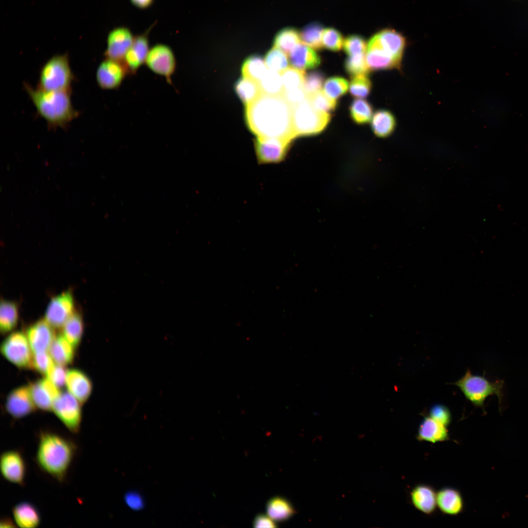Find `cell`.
Returning a JSON list of instances; mask_svg holds the SVG:
<instances>
[{"label":"cell","instance_id":"obj_1","mask_svg":"<svg viewBox=\"0 0 528 528\" xmlns=\"http://www.w3.org/2000/svg\"><path fill=\"white\" fill-rule=\"evenodd\" d=\"M244 116L250 131L259 137L278 138L292 141L295 137L292 106L283 94L262 93L245 106Z\"/></svg>","mask_w":528,"mask_h":528},{"label":"cell","instance_id":"obj_2","mask_svg":"<svg viewBox=\"0 0 528 528\" xmlns=\"http://www.w3.org/2000/svg\"><path fill=\"white\" fill-rule=\"evenodd\" d=\"M77 452V446L70 439L59 433L41 432L35 455L39 467L58 482L64 481Z\"/></svg>","mask_w":528,"mask_h":528},{"label":"cell","instance_id":"obj_3","mask_svg":"<svg viewBox=\"0 0 528 528\" xmlns=\"http://www.w3.org/2000/svg\"><path fill=\"white\" fill-rule=\"evenodd\" d=\"M24 89L33 103L37 114L49 129H66L80 113L72 105L69 91H47L34 88L23 82Z\"/></svg>","mask_w":528,"mask_h":528},{"label":"cell","instance_id":"obj_4","mask_svg":"<svg viewBox=\"0 0 528 528\" xmlns=\"http://www.w3.org/2000/svg\"><path fill=\"white\" fill-rule=\"evenodd\" d=\"M75 78L68 53L56 54L41 67L37 88L47 91H71L72 84Z\"/></svg>","mask_w":528,"mask_h":528},{"label":"cell","instance_id":"obj_5","mask_svg":"<svg viewBox=\"0 0 528 528\" xmlns=\"http://www.w3.org/2000/svg\"><path fill=\"white\" fill-rule=\"evenodd\" d=\"M454 385L460 389L468 400L475 406L482 408L484 412L485 399L490 396H497L500 410H501L504 396L503 380L492 382L484 376L472 374L468 370Z\"/></svg>","mask_w":528,"mask_h":528},{"label":"cell","instance_id":"obj_6","mask_svg":"<svg viewBox=\"0 0 528 528\" xmlns=\"http://www.w3.org/2000/svg\"><path fill=\"white\" fill-rule=\"evenodd\" d=\"M291 106L292 124L296 137L319 133L324 130L331 118L330 113L314 108L307 98Z\"/></svg>","mask_w":528,"mask_h":528},{"label":"cell","instance_id":"obj_7","mask_svg":"<svg viewBox=\"0 0 528 528\" xmlns=\"http://www.w3.org/2000/svg\"><path fill=\"white\" fill-rule=\"evenodd\" d=\"M0 352L3 357L18 368H32V350L26 334L18 331L10 333L2 341Z\"/></svg>","mask_w":528,"mask_h":528},{"label":"cell","instance_id":"obj_8","mask_svg":"<svg viewBox=\"0 0 528 528\" xmlns=\"http://www.w3.org/2000/svg\"><path fill=\"white\" fill-rule=\"evenodd\" d=\"M81 402L68 391L61 392L54 400L52 411L71 433L80 429L82 413Z\"/></svg>","mask_w":528,"mask_h":528},{"label":"cell","instance_id":"obj_9","mask_svg":"<svg viewBox=\"0 0 528 528\" xmlns=\"http://www.w3.org/2000/svg\"><path fill=\"white\" fill-rule=\"evenodd\" d=\"M291 141L278 138L256 137L254 148L259 164H275L285 159Z\"/></svg>","mask_w":528,"mask_h":528},{"label":"cell","instance_id":"obj_10","mask_svg":"<svg viewBox=\"0 0 528 528\" xmlns=\"http://www.w3.org/2000/svg\"><path fill=\"white\" fill-rule=\"evenodd\" d=\"M74 300L70 290L52 298L47 307L44 319L54 329H62L73 313Z\"/></svg>","mask_w":528,"mask_h":528},{"label":"cell","instance_id":"obj_11","mask_svg":"<svg viewBox=\"0 0 528 528\" xmlns=\"http://www.w3.org/2000/svg\"><path fill=\"white\" fill-rule=\"evenodd\" d=\"M0 470L2 476L7 481L21 486L24 484L26 465L19 450H7L1 454Z\"/></svg>","mask_w":528,"mask_h":528},{"label":"cell","instance_id":"obj_12","mask_svg":"<svg viewBox=\"0 0 528 528\" xmlns=\"http://www.w3.org/2000/svg\"><path fill=\"white\" fill-rule=\"evenodd\" d=\"M145 63L150 70L165 77L169 81L176 67L173 51L169 46L164 44H157L152 47Z\"/></svg>","mask_w":528,"mask_h":528},{"label":"cell","instance_id":"obj_13","mask_svg":"<svg viewBox=\"0 0 528 528\" xmlns=\"http://www.w3.org/2000/svg\"><path fill=\"white\" fill-rule=\"evenodd\" d=\"M128 70L123 62L106 58L98 65L95 77L103 89H113L120 86Z\"/></svg>","mask_w":528,"mask_h":528},{"label":"cell","instance_id":"obj_14","mask_svg":"<svg viewBox=\"0 0 528 528\" xmlns=\"http://www.w3.org/2000/svg\"><path fill=\"white\" fill-rule=\"evenodd\" d=\"M368 44L382 48L395 59L402 62L407 41L400 32L388 28L374 35Z\"/></svg>","mask_w":528,"mask_h":528},{"label":"cell","instance_id":"obj_15","mask_svg":"<svg viewBox=\"0 0 528 528\" xmlns=\"http://www.w3.org/2000/svg\"><path fill=\"white\" fill-rule=\"evenodd\" d=\"M36 408L32 399L29 385L16 388L8 395L5 409L15 418H21L35 411Z\"/></svg>","mask_w":528,"mask_h":528},{"label":"cell","instance_id":"obj_16","mask_svg":"<svg viewBox=\"0 0 528 528\" xmlns=\"http://www.w3.org/2000/svg\"><path fill=\"white\" fill-rule=\"evenodd\" d=\"M134 39L131 31L127 27L113 29L107 38V48L104 53L106 58L123 62Z\"/></svg>","mask_w":528,"mask_h":528},{"label":"cell","instance_id":"obj_17","mask_svg":"<svg viewBox=\"0 0 528 528\" xmlns=\"http://www.w3.org/2000/svg\"><path fill=\"white\" fill-rule=\"evenodd\" d=\"M53 329L45 319L37 321L28 327L26 335L33 353L48 351L56 337Z\"/></svg>","mask_w":528,"mask_h":528},{"label":"cell","instance_id":"obj_18","mask_svg":"<svg viewBox=\"0 0 528 528\" xmlns=\"http://www.w3.org/2000/svg\"><path fill=\"white\" fill-rule=\"evenodd\" d=\"M29 385L36 408L45 411H52L53 401L61 393L59 388L46 377Z\"/></svg>","mask_w":528,"mask_h":528},{"label":"cell","instance_id":"obj_19","mask_svg":"<svg viewBox=\"0 0 528 528\" xmlns=\"http://www.w3.org/2000/svg\"><path fill=\"white\" fill-rule=\"evenodd\" d=\"M66 385L68 391L81 404L88 400L92 390V382L89 377L77 369L67 371Z\"/></svg>","mask_w":528,"mask_h":528},{"label":"cell","instance_id":"obj_20","mask_svg":"<svg viewBox=\"0 0 528 528\" xmlns=\"http://www.w3.org/2000/svg\"><path fill=\"white\" fill-rule=\"evenodd\" d=\"M410 499L417 509L427 515L433 513L437 506V492L427 484L415 486L410 492Z\"/></svg>","mask_w":528,"mask_h":528},{"label":"cell","instance_id":"obj_21","mask_svg":"<svg viewBox=\"0 0 528 528\" xmlns=\"http://www.w3.org/2000/svg\"><path fill=\"white\" fill-rule=\"evenodd\" d=\"M149 50L146 35L144 34L135 37L123 61L128 71L135 72L146 62Z\"/></svg>","mask_w":528,"mask_h":528},{"label":"cell","instance_id":"obj_22","mask_svg":"<svg viewBox=\"0 0 528 528\" xmlns=\"http://www.w3.org/2000/svg\"><path fill=\"white\" fill-rule=\"evenodd\" d=\"M288 61L293 67L302 71L314 68L321 63L320 57L316 52L301 43L290 51Z\"/></svg>","mask_w":528,"mask_h":528},{"label":"cell","instance_id":"obj_23","mask_svg":"<svg viewBox=\"0 0 528 528\" xmlns=\"http://www.w3.org/2000/svg\"><path fill=\"white\" fill-rule=\"evenodd\" d=\"M437 504L443 513L451 516L459 514L464 507L463 500L461 493L450 487H445L438 491Z\"/></svg>","mask_w":528,"mask_h":528},{"label":"cell","instance_id":"obj_24","mask_svg":"<svg viewBox=\"0 0 528 528\" xmlns=\"http://www.w3.org/2000/svg\"><path fill=\"white\" fill-rule=\"evenodd\" d=\"M417 439L420 441L434 443L442 442L449 439L448 431L446 426L426 416L419 426Z\"/></svg>","mask_w":528,"mask_h":528},{"label":"cell","instance_id":"obj_25","mask_svg":"<svg viewBox=\"0 0 528 528\" xmlns=\"http://www.w3.org/2000/svg\"><path fill=\"white\" fill-rule=\"evenodd\" d=\"M365 60L370 70L398 69L401 67L402 63L382 48L369 44L367 45Z\"/></svg>","mask_w":528,"mask_h":528},{"label":"cell","instance_id":"obj_26","mask_svg":"<svg viewBox=\"0 0 528 528\" xmlns=\"http://www.w3.org/2000/svg\"><path fill=\"white\" fill-rule=\"evenodd\" d=\"M15 523L19 527L35 528L41 524V517L38 508L31 503L23 501L12 508Z\"/></svg>","mask_w":528,"mask_h":528},{"label":"cell","instance_id":"obj_27","mask_svg":"<svg viewBox=\"0 0 528 528\" xmlns=\"http://www.w3.org/2000/svg\"><path fill=\"white\" fill-rule=\"evenodd\" d=\"M75 349L62 334H60L54 338L48 353L56 364L65 366L73 362Z\"/></svg>","mask_w":528,"mask_h":528},{"label":"cell","instance_id":"obj_28","mask_svg":"<svg viewBox=\"0 0 528 528\" xmlns=\"http://www.w3.org/2000/svg\"><path fill=\"white\" fill-rule=\"evenodd\" d=\"M19 308L14 301L1 300L0 306V330L1 333L7 334L12 331L19 321Z\"/></svg>","mask_w":528,"mask_h":528},{"label":"cell","instance_id":"obj_29","mask_svg":"<svg viewBox=\"0 0 528 528\" xmlns=\"http://www.w3.org/2000/svg\"><path fill=\"white\" fill-rule=\"evenodd\" d=\"M62 335L75 348L81 341L84 332V323L82 315L74 311L68 318L62 328Z\"/></svg>","mask_w":528,"mask_h":528},{"label":"cell","instance_id":"obj_30","mask_svg":"<svg viewBox=\"0 0 528 528\" xmlns=\"http://www.w3.org/2000/svg\"><path fill=\"white\" fill-rule=\"evenodd\" d=\"M396 126V118L388 110H377L373 116L372 128L374 134L378 137L389 136L395 130Z\"/></svg>","mask_w":528,"mask_h":528},{"label":"cell","instance_id":"obj_31","mask_svg":"<svg viewBox=\"0 0 528 528\" xmlns=\"http://www.w3.org/2000/svg\"><path fill=\"white\" fill-rule=\"evenodd\" d=\"M234 89L245 106L252 102L262 93L258 82L242 76L235 83Z\"/></svg>","mask_w":528,"mask_h":528},{"label":"cell","instance_id":"obj_32","mask_svg":"<svg viewBox=\"0 0 528 528\" xmlns=\"http://www.w3.org/2000/svg\"><path fill=\"white\" fill-rule=\"evenodd\" d=\"M267 69L264 59L260 56L253 55L244 61L241 71L242 77L258 82Z\"/></svg>","mask_w":528,"mask_h":528},{"label":"cell","instance_id":"obj_33","mask_svg":"<svg viewBox=\"0 0 528 528\" xmlns=\"http://www.w3.org/2000/svg\"><path fill=\"white\" fill-rule=\"evenodd\" d=\"M268 516L277 521H282L288 519L294 511L292 506L286 499L281 497L271 499L266 506Z\"/></svg>","mask_w":528,"mask_h":528},{"label":"cell","instance_id":"obj_34","mask_svg":"<svg viewBox=\"0 0 528 528\" xmlns=\"http://www.w3.org/2000/svg\"><path fill=\"white\" fill-rule=\"evenodd\" d=\"M323 30V27L320 23H309L300 32V39L305 44L315 50H321L323 47L322 41Z\"/></svg>","mask_w":528,"mask_h":528},{"label":"cell","instance_id":"obj_35","mask_svg":"<svg viewBox=\"0 0 528 528\" xmlns=\"http://www.w3.org/2000/svg\"><path fill=\"white\" fill-rule=\"evenodd\" d=\"M258 83L263 93L277 95L284 92L281 75L278 72L268 69Z\"/></svg>","mask_w":528,"mask_h":528},{"label":"cell","instance_id":"obj_36","mask_svg":"<svg viewBox=\"0 0 528 528\" xmlns=\"http://www.w3.org/2000/svg\"><path fill=\"white\" fill-rule=\"evenodd\" d=\"M300 33L294 28H286L279 31L274 40V46L286 54L300 43Z\"/></svg>","mask_w":528,"mask_h":528},{"label":"cell","instance_id":"obj_37","mask_svg":"<svg viewBox=\"0 0 528 528\" xmlns=\"http://www.w3.org/2000/svg\"><path fill=\"white\" fill-rule=\"evenodd\" d=\"M350 111L352 120L357 124L368 123L372 118L373 110L371 105L367 101L354 99L350 107Z\"/></svg>","mask_w":528,"mask_h":528},{"label":"cell","instance_id":"obj_38","mask_svg":"<svg viewBox=\"0 0 528 528\" xmlns=\"http://www.w3.org/2000/svg\"><path fill=\"white\" fill-rule=\"evenodd\" d=\"M264 61L268 69L279 73L288 67L289 61L286 54L275 47L267 52Z\"/></svg>","mask_w":528,"mask_h":528},{"label":"cell","instance_id":"obj_39","mask_svg":"<svg viewBox=\"0 0 528 528\" xmlns=\"http://www.w3.org/2000/svg\"><path fill=\"white\" fill-rule=\"evenodd\" d=\"M349 87L348 81L338 76L328 78L324 85V91L330 97L337 99L345 94Z\"/></svg>","mask_w":528,"mask_h":528},{"label":"cell","instance_id":"obj_40","mask_svg":"<svg viewBox=\"0 0 528 528\" xmlns=\"http://www.w3.org/2000/svg\"><path fill=\"white\" fill-rule=\"evenodd\" d=\"M284 91L302 87L305 72L294 67H287L280 73Z\"/></svg>","mask_w":528,"mask_h":528},{"label":"cell","instance_id":"obj_41","mask_svg":"<svg viewBox=\"0 0 528 528\" xmlns=\"http://www.w3.org/2000/svg\"><path fill=\"white\" fill-rule=\"evenodd\" d=\"M307 98L314 108L327 113L333 111L337 106L336 100L331 98L321 90L307 95Z\"/></svg>","mask_w":528,"mask_h":528},{"label":"cell","instance_id":"obj_42","mask_svg":"<svg viewBox=\"0 0 528 528\" xmlns=\"http://www.w3.org/2000/svg\"><path fill=\"white\" fill-rule=\"evenodd\" d=\"M344 66L346 72L353 77L361 74L368 75L370 71L364 54L349 56L346 59Z\"/></svg>","mask_w":528,"mask_h":528},{"label":"cell","instance_id":"obj_43","mask_svg":"<svg viewBox=\"0 0 528 528\" xmlns=\"http://www.w3.org/2000/svg\"><path fill=\"white\" fill-rule=\"evenodd\" d=\"M372 83L367 75L353 76L350 85L351 94L356 98H365L370 92Z\"/></svg>","mask_w":528,"mask_h":528},{"label":"cell","instance_id":"obj_44","mask_svg":"<svg viewBox=\"0 0 528 528\" xmlns=\"http://www.w3.org/2000/svg\"><path fill=\"white\" fill-rule=\"evenodd\" d=\"M322 41L323 46L334 51L340 50L344 43L341 34L335 28L331 27L324 29Z\"/></svg>","mask_w":528,"mask_h":528},{"label":"cell","instance_id":"obj_45","mask_svg":"<svg viewBox=\"0 0 528 528\" xmlns=\"http://www.w3.org/2000/svg\"><path fill=\"white\" fill-rule=\"evenodd\" d=\"M343 47L347 55L349 56H354L364 54L366 49V44L361 36L352 35L347 37L345 39Z\"/></svg>","mask_w":528,"mask_h":528},{"label":"cell","instance_id":"obj_46","mask_svg":"<svg viewBox=\"0 0 528 528\" xmlns=\"http://www.w3.org/2000/svg\"><path fill=\"white\" fill-rule=\"evenodd\" d=\"M324 79L325 74L320 71H313L305 74L303 87L307 94L320 90Z\"/></svg>","mask_w":528,"mask_h":528},{"label":"cell","instance_id":"obj_47","mask_svg":"<svg viewBox=\"0 0 528 528\" xmlns=\"http://www.w3.org/2000/svg\"><path fill=\"white\" fill-rule=\"evenodd\" d=\"M54 363L47 352L33 353L32 368L45 376Z\"/></svg>","mask_w":528,"mask_h":528},{"label":"cell","instance_id":"obj_48","mask_svg":"<svg viewBox=\"0 0 528 528\" xmlns=\"http://www.w3.org/2000/svg\"><path fill=\"white\" fill-rule=\"evenodd\" d=\"M429 416L446 427L449 425L452 419L449 409L440 404L434 405L431 408Z\"/></svg>","mask_w":528,"mask_h":528},{"label":"cell","instance_id":"obj_49","mask_svg":"<svg viewBox=\"0 0 528 528\" xmlns=\"http://www.w3.org/2000/svg\"><path fill=\"white\" fill-rule=\"evenodd\" d=\"M66 372L67 371L65 369L64 366L55 363L46 377L60 388L66 384Z\"/></svg>","mask_w":528,"mask_h":528},{"label":"cell","instance_id":"obj_50","mask_svg":"<svg viewBox=\"0 0 528 528\" xmlns=\"http://www.w3.org/2000/svg\"><path fill=\"white\" fill-rule=\"evenodd\" d=\"M283 95L291 106L298 104L304 100L307 94L303 87L284 91Z\"/></svg>","mask_w":528,"mask_h":528},{"label":"cell","instance_id":"obj_51","mask_svg":"<svg viewBox=\"0 0 528 528\" xmlns=\"http://www.w3.org/2000/svg\"><path fill=\"white\" fill-rule=\"evenodd\" d=\"M126 505L133 510H140L144 507L145 503L141 494L137 492L130 491L124 497Z\"/></svg>","mask_w":528,"mask_h":528},{"label":"cell","instance_id":"obj_52","mask_svg":"<svg viewBox=\"0 0 528 528\" xmlns=\"http://www.w3.org/2000/svg\"><path fill=\"white\" fill-rule=\"evenodd\" d=\"M253 526L255 528H273L277 527L269 516L268 517L263 514L259 515L255 518Z\"/></svg>","mask_w":528,"mask_h":528},{"label":"cell","instance_id":"obj_53","mask_svg":"<svg viewBox=\"0 0 528 528\" xmlns=\"http://www.w3.org/2000/svg\"><path fill=\"white\" fill-rule=\"evenodd\" d=\"M132 3L137 8L145 9L150 6L154 0H130Z\"/></svg>","mask_w":528,"mask_h":528},{"label":"cell","instance_id":"obj_54","mask_svg":"<svg viewBox=\"0 0 528 528\" xmlns=\"http://www.w3.org/2000/svg\"><path fill=\"white\" fill-rule=\"evenodd\" d=\"M16 523H14L13 521L8 517H4L0 520V528H14L16 527L15 525Z\"/></svg>","mask_w":528,"mask_h":528}]
</instances>
